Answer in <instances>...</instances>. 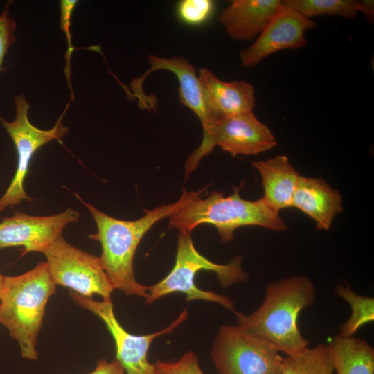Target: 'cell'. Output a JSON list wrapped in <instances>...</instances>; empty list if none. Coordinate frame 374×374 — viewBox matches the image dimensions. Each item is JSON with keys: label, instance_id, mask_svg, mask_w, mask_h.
<instances>
[{"label": "cell", "instance_id": "1", "mask_svg": "<svg viewBox=\"0 0 374 374\" xmlns=\"http://www.w3.org/2000/svg\"><path fill=\"white\" fill-rule=\"evenodd\" d=\"M206 188L198 191H188L184 188L177 202L150 210L145 209V215L135 220L112 217L75 194L96 222L97 232L90 235L89 238L98 241L101 245L99 258L114 289L119 290L126 295L147 299L148 286L136 280L133 267L134 254L141 239L158 221L172 216L190 201L202 196Z\"/></svg>", "mask_w": 374, "mask_h": 374}, {"label": "cell", "instance_id": "2", "mask_svg": "<svg viewBox=\"0 0 374 374\" xmlns=\"http://www.w3.org/2000/svg\"><path fill=\"white\" fill-rule=\"evenodd\" d=\"M316 300V287L305 276L294 275L266 285L261 305L252 313L236 312V325L263 339L279 352L292 355L308 348L309 341L298 327L301 311Z\"/></svg>", "mask_w": 374, "mask_h": 374}, {"label": "cell", "instance_id": "3", "mask_svg": "<svg viewBox=\"0 0 374 374\" xmlns=\"http://www.w3.org/2000/svg\"><path fill=\"white\" fill-rule=\"evenodd\" d=\"M56 286L46 262L22 274L5 278L0 297V323L17 341L25 359L38 358L37 336L46 304L56 293Z\"/></svg>", "mask_w": 374, "mask_h": 374}, {"label": "cell", "instance_id": "4", "mask_svg": "<svg viewBox=\"0 0 374 374\" xmlns=\"http://www.w3.org/2000/svg\"><path fill=\"white\" fill-rule=\"evenodd\" d=\"M240 188L224 197L221 192L213 190L206 197L199 196L177 213L169 217V229L191 233L203 224L214 226L222 243L234 238L235 229L245 226H258L276 231L287 229V224L261 198L251 201L241 197Z\"/></svg>", "mask_w": 374, "mask_h": 374}, {"label": "cell", "instance_id": "5", "mask_svg": "<svg viewBox=\"0 0 374 374\" xmlns=\"http://www.w3.org/2000/svg\"><path fill=\"white\" fill-rule=\"evenodd\" d=\"M190 235L191 233L179 232L175 265L165 278L148 286L146 303L151 304L164 296L180 292L186 295V301L215 302L235 314L237 311L231 298L199 289L195 284V276L201 270L213 271L223 289L246 283L249 276L242 267V256H237L225 265L215 263L199 253Z\"/></svg>", "mask_w": 374, "mask_h": 374}, {"label": "cell", "instance_id": "6", "mask_svg": "<svg viewBox=\"0 0 374 374\" xmlns=\"http://www.w3.org/2000/svg\"><path fill=\"white\" fill-rule=\"evenodd\" d=\"M202 129L203 136L199 146L186 160V177L216 145L235 157L258 154L277 145L271 130L257 118L253 112L213 121Z\"/></svg>", "mask_w": 374, "mask_h": 374}, {"label": "cell", "instance_id": "7", "mask_svg": "<svg viewBox=\"0 0 374 374\" xmlns=\"http://www.w3.org/2000/svg\"><path fill=\"white\" fill-rule=\"evenodd\" d=\"M211 357L219 374H281L283 357L271 344L237 325H222Z\"/></svg>", "mask_w": 374, "mask_h": 374}, {"label": "cell", "instance_id": "8", "mask_svg": "<svg viewBox=\"0 0 374 374\" xmlns=\"http://www.w3.org/2000/svg\"><path fill=\"white\" fill-rule=\"evenodd\" d=\"M14 102L16 110L15 119L7 121L0 116L1 125L10 135L17 154V165L13 178L0 197V212L19 205L22 201L31 202L33 200L24 188V181L33 156L42 146L53 140H60L69 132L62 120L69 104L52 128L41 130L33 125L28 119L30 105L26 96L23 94L15 96Z\"/></svg>", "mask_w": 374, "mask_h": 374}, {"label": "cell", "instance_id": "9", "mask_svg": "<svg viewBox=\"0 0 374 374\" xmlns=\"http://www.w3.org/2000/svg\"><path fill=\"white\" fill-rule=\"evenodd\" d=\"M54 283L77 294L92 298L94 294L111 301L114 290L100 258L66 242L62 235L44 251Z\"/></svg>", "mask_w": 374, "mask_h": 374}, {"label": "cell", "instance_id": "10", "mask_svg": "<svg viewBox=\"0 0 374 374\" xmlns=\"http://www.w3.org/2000/svg\"><path fill=\"white\" fill-rule=\"evenodd\" d=\"M70 296L77 305L93 312L105 324L114 341L116 360L123 366L125 374H161L148 361L150 346L157 337L172 332L188 316L186 309L166 328L151 334L135 335L120 324L111 301H97L73 291Z\"/></svg>", "mask_w": 374, "mask_h": 374}, {"label": "cell", "instance_id": "11", "mask_svg": "<svg viewBox=\"0 0 374 374\" xmlns=\"http://www.w3.org/2000/svg\"><path fill=\"white\" fill-rule=\"evenodd\" d=\"M80 213L73 208L51 215H30L16 211L0 222V250L22 247V256L30 252L44 251L69 224L80 219Z\"/></svg>", "mask_w": 374, "mask_h": 374}, {"label": "cell", "instance_id": "12", "mask_svg": "<svg viewBox=\"0 0 374 374\" xmlns=\"http://www.w3.org/2000/svg\"><path fill=\"white\" fill-rule=\"evenodd\" d=\"M315 26L314 20L282 3L253 43L240 52L242 66L253 67L276 52L305 46L307 39L305 33Z\"/></svg>", "mask_w": 374, "mask_h": 374}, {"label": "cell", "instance_id": "13", "mask_svg": "<svg viewBox=\"0 0 374 374\" xmlns=\"http://www.w3.org/2000/svg\"><path fill=\"white\" fill-rule=\"evenodd\" d=\"M197 74L208 123L253 112L256 95L255 88L250 82L246 80L223 81L207 68L200 69Z\"/></svg>", "mask_w": 374, "mask_h": 374}, {"label": "cell", "instance_id": "14", "mask_svg": "<svg viewBox=\"0 0 374 374\" xmlns=\"http://www.w3.org/2000/svg\"><path fill=\"white\" fill-rule=\"evenodd\" d=\"M148 60L151 68L132 82L134 96L139 98L145 96L143 91L142 84L148 75L157 70L169 71L178 80L180 103L196 114L202 123V127L206 125L209 120L196 68L183 57L167 58L150 55Z\"/></svg>", "mask_w": 374, "mask_h": 374}, {"label": "cell", "instance_id": "15", "mask_svg": "<svg viewBox=\"0 0 374 374\" xmlns=\"http://www.w3.org/2000/svg\"><path fill=\"white\" fill-rule=\"evenodd\" d=\"M281 6L280 0H233L218 21L231 39L247 42L261 33Z\"/></svg>", "mask_w": 374, "mask_h": 374}, {"label": "cell", "instance_id": "16", "mask_svg": "<svg viewBox=\"0 0 374 374\" xmlns=\"http://www.w3.org/2000/svg\"><path fill=\"white\" fill-rule=\"evenodd\" d=\"M292 207L310 217L317 229L328 231L337 215L344 210L342 196L323 179L300 176Z\"/></svg>", "mask_w": 374, "mask_h": 374}, {"label": "cell", "instance_id": "17", "mask_svg": "<svg viewBox=\"0 0 374 374\" xmlns=\"http://www.w3.org/2000/svg\"><path fill=\"white\" fill-rule=\"evenodd\" d=\"M262 179V199L276 212L292 207L300 175L285 155L252 162Z\"/></svg>", "mask_w": 374, "mask_h": 374}, {"label": "cell", "instance_id": "18", "mask_svg": "<svg viewBox=\"0 0 374 374\" xmlns=\"http://www.w3.org/2000/svg\"><path fill=\"white\" fill-rule=\"evenodd\" d=\"M328 345L337 374H374V348L366 341L337 335Z\"/></svg>", "mask_w": 374, "mask_h": 374}, {"label": "cell", "instance_id": "19", "mask_svg": "<svg viewBox=\"0 0 374 374\" xmlns=\"http://www.w3.org/2000/svg\"><path fill=\"white\" fill-rule=\"evenodd\" d=\"M334 371L330 346L320 343L283 357L281 374H333Z\"/></svg>", "mask_w": 374, "mask_h": 374}, {"label": "cell", "instance_id": "20", "mask_svg": "<svg viewBox=\"0 0 374 374\" xmlns=\"http://www.w3.org/2000/svg\"><path fill=\"white\" fill-rule=\"evenodd\" d=\"M334 292L350 305L352 310L350 317L340 326L341 336L352 337L363 325L374 321L373 297L359 295L348 284L341 282L336 284Z\"/></svg>", "mask_w": 374, "mask_h": 374}, {"label": "cell", "instance_id": "21", "mask_svg": "<svg viewBox=\"0 0 374 374\" xmlns=\"http://www.w3.org/2000/svg\"><path fill=\"white\" fill-rule=\"evenodd\" d=\"M282 3L311 19L319 16H335L352 20L359 13L357 1L355 0H283Z\"/></svg>", "mask_w": 374, "mask_h": 374}, {"label": "cell", "instance_id": "22", "mask_svg": "<svg viewBox=\"0 0 374 374\" xmlns=\"http://www.w3.org/2000/svg\"><path fill=\"white\" fill-rule=\"evenodd\" d=\"M215 3L211 0H181L176 6L177 17L190 26L206 24L213 17Z\"/></svg>", "mask_w": 374, "mask_h": 374}, {"label": "cell", "instance_id": "23", "mask_svg": "<svg viewBox=\"0 0 374 374\" xmlns=\"http://www.w3.org/2000/svg\"><path fill=\"white\" fill-rule=\"evenodd\" d=\"M153 365L161 374H204L197 355L193 351L186 352L176 361L157 360Z\"/></svg>", "mask_w": 374, "mask_h": 374}, {"label": "cell", "instance_id": "24", "mask_svg": "<svg viewBox=\"0 0 374 374\" xmlns=\"http://www.w3.org/2000/svg\"><path fill=\"white\" fill-rule=\"evenodd\" d=\"M10 1L8 2L3 11L0 15V72L5 71L3 67L4 58L10 47L15 42L16 22L10 17L8 7Z\"/></svg>", "mask_w": 374, "mask_h": 374}, {"label": "cell", "instance_id": "25", "mask_svg": "<svg viewBox=\"0 0 374 374\" xmlns=\"http://www.w3.org/2000/svg\"><path fill=\"white\" fill-rule=\"evenodd\" d=\"M78 3V1H69V0H62L60 1V11H61V21H60V26L63 32L65 33L68 42V49L66 52V66L65 67V74L66 75L68 82H69V87L71 91V97L73 99V91L71 89V84L70 82V60L71 57V54L73 53V51L74 50V48L72 46L71 44V35L70 32V26H71V18L72 15V12L73 9L75 8L76 4Z\"/></svg>", "mask_w": 374, "mask_h": 374}, {"label": "cell", "instance_id": "26", "mask_svg": "<svg viewBox=\"0 0 374 374\" xmlns=\"http://www.w3.org/2000/svg\"><path fill=\"white\" fill-rule=\"evenodd\" d=\"M88 374H125V372L117 360L108 362L103 358L98 361L96 368Z\"/></svg>", "mask_w": 374, "mask_h": 374}, {"label": "cell", "instance_id": "27", "mask_svg": "<svg viewBox=\"0 0 374 374\" xmlns=\"http://www.w3.org/2000/svg\"><path fill=\"white\" fill-rule=\"evenodd\" d=\"M357 11L363 13L370 23H373L374 1L373 0L357 1Z\"/></svg>", "mask_w": 374, "mask_h": 374}, {"label": "cell", "instance_id": "28", "mask_svg": "<svg viewBox=\"0 0 374 374\" xmlns=\"http://www.w3.org/2000/svg\"><path fill=\"white\" fill-rule=\"evenodd\" d=\"M5 278H6L5 276L0 274V297L2 294L3 290L4 288Z\"/></svg>", "mask_w": 374, "mask_h": 374}]
</instances>
